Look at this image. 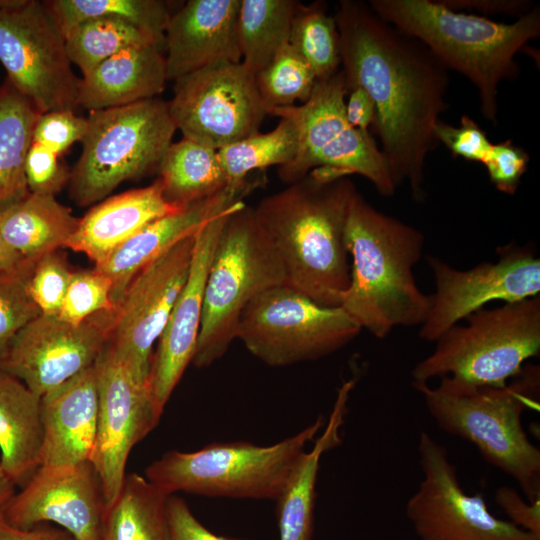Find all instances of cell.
<instances>
[{"mask_svg":"<svg viewBox=\"0 0 540 540\" xmlns=\"http://www.w3.org/2000/svg\"><path fill=\"white\" fill-rule=\"evenodd\" d=\"M348 89L360 86L376 107L373 125L394 181L423 201L425 164L439 143L448 69L421 42L380 18L368 3L342 0L334 14Z\"/></svg>","mask_w":540,"mask_h":540,"instance_id":"6da1fadb","label":"cell"},{"mask_svg":"<svg viewBox=\"0 0 540 540\" xmlns=\"http://www.w3.org/2000/svg\"><path fill=\"white\" fill-rule=\"evenodd\" d=\"M357 192L348 177L322 181L307 174L253 208L281 260L285 285L322 306L339 307L349 286L345 226Z\"/></svg>","mask_w":540,"mask_h":540,"instance_id":"7a4b0ae2","label":"cell"},{"mask_svg":"<svg viewBox=\"0 0 540 540\" xmlns=\"http://www.w3.org/2000/svg\"><path fill=\"white\" fill-rule=\"evenodd\" d=\"M424 243L419 229L355 194L345 226L350 282L339 307L361 330L383 339L396 327L423 323L430 295L418 287L413 268Z\"/></svg>","mask_w":540,"mask_h":540,"instance_id":"3957f363","label":"cell"},{"mask_svg":"<svg viewBox=\"0 0 540 540\" xmlns=\"http://www.w3.org/2000/svg\"><path fill=\"white\" fill-rule=\"evenodd\" d=\"M383 20L427 47L448 69L476 88L483 118L498 123L499 86L519 75L516 55L540 35L535 5L512 23L454 11L439 0H370Z\"/></svg>","mask_w":540,"mask_h":540,"instance_id":"277c9868","label":"cell"},{"mask_svg":"<svg viewBox=\"0 0 540 540\" xmlns=\"http://www.w3.org/2000/svg\"><path fill=\"white\" fill-rule=\"evenodd\" d=\"M444 432L472 443L492 466L512 477L529 502L540 500V450L528 438L523 413L538 407L539 366L525 365L503 387L441 378L436 387L413 383Z\"/></svg>","mask_w":540,"mask_h":540,"instance_id":"5b68a950","label":"cell"},{"mask_svg":"<svg viewBox=\"0 0 540 540\" xmlns=\"http://www.w3.org/2000/svg\"><path fill=\"white\" fill-rule=\"evenodd\" d=\"M325 424L323 415L273 445L212 443L194 452L171 450L145 469V477L169 495L276 501L300 458Z\"/></svg>","mask_w":540,"mask_h":540,"instance_id":"8992f818","label":"cell"},{"mask_svg":"<svg viewBox=\"0 0 540 540\" xmlns=\"http://www.w3.org/2000/svg\"><path fill=\"white\" fill-rule=\"evenodd\" d=\"M436 341L411 371L413 383L449 377L479 387H503L540 353V296L466 317Z\"/></svg>","mask_w":540,"mask_h":540,"instance_id":"52a82bcc","label":"cell"},{"mask_svg":"<svg viewBox=\"0 0 540 540\" xmlns=\"http://www.w3.org/2000/svg\"><path fill=\"white\" fill-rule=\"evenodd\" d=\"M347 93L344 73L339 70L317 81L306 102L267 108V114L290 120L297 134L296 154L278 168V175L292 184L307 174L322 181L357 174L383 197H391L398 187L384 154L369 132L357 130L347 121Z\"/></svg>","mask_w":540,"mask_h":540,"instance_id":"ba28073f","label":"cell"},{"mask_svg":"<svg viewBox=\"0 0 540 540\" xmlns=\"http://www.w3.org/2000/svg\"><path fill=\"white\" fill-rule=\"evenodd\" d=\"M281 260L245 203L232 211L220 233L205 291L200 332L192 363L205 368L236 339L241 313L260 293L285 285Z\"/></svg>","mask_w":540,"mask_h":540,"instance_id":"9c48e42d","label":"cell"},{"mask_svg":"<svg viewBox=\"0 0 540 540\" xmlns=\"http://www.w3.org/2000/svg\"><path fill=\"white\" fill-rule=\"evenodd\" d=\"M86 118L82 153L69 179L71 198L82 207L158 170L177 130L168 102L158 97L89 111Z\"/></svg>","mask_w":540,"mask_h":540,"instance_id":"30bf717a","label":"cell"},{"mask_svg":"<svg viewBox=\"0 0 540 540\" xmlns=\"http://www.w3.org/2000/svg\"><path fill=\"white\" fill-rule=\"evenodd\" d=\"M360 332L341 307L322 306L280 285L247 304L237 324L236 339L268 366L283 367L331 355Z\"/></svg>","mask_w":540,"mask_h":540,"instance_id":"8fae6325","label":"cell"},{"mask_svg":"<svg viewBox=\"0 0 540 540\" xmlns=\"http://www.w3.org/2000/svg\"><path fill=\"white\" fill-rule=\"evenodd\" d=\"M0 62L6 79L42 113L78 107L80 78L44 1L0 0Z\"/></svg>","mask_w":540,"mask_h":540,"instance_id":"7c38bea8","label":"cell"},{"mask_svg":"<svg viewBox=\"0 0 540 540\" xmlns=\"http://www.w3.org/2000/svg\"><path fill=\"white\" fill-rule=\"evenodd\" d=\"M174 82L168 104L176 129L212 149L259 132L268 115L255 75L242 63L206 67Z\"/></svg>","mask_w":540,"mask_h":540,"instance_id":"4fadbf2b","label":"cell"},{"mask_svg":"<svg viewBox=\"0 0 540 540\" xmlns=\"http://www.w3.org/2000/svg\"><path fill=\"white\" fill-rule=\"evenodd\" d=\"M418 453L423 480L405 513L420 540H540L495 517L481 494H467L446 448L425 431Z\"/></svg>","mask_w":540,"mask_h":540,"instance_id":"5bb4252c","label":"cell"},{"mask_svg":"<svg viewBox=\"0 0 540 540\" xmlns=\"http://www.w3.org/2000/svg\"><path fill=\"white\" fill-rule=\"evenodd\" d=\"M496 262L457 269L428 256L435 293L420 325L422 339L435 342L442 334L492 301L514 303L539 295L540 259L528 248L501 247Z\"/></svg>","mask_w":540,"mask_h":540,"instance_id":"9a60e30c","label":"cell"},{"mask_svg":"<svg viewBox=\"0 0 540 540\" xmlns=\"http://www.w3.org/2000/svg\"><path fill=\"white\" fill-rule=\"evenodd\" d=\"M117 314L118 307L103 310L78 325L41 314L11 340L0 358V371L41 397L96 362Z\"/></svg>","mask_w":540,"mask_h":540,"instance_id":"2e32d148","label":"cell"},{"mask_svg":"<svg viewBox=\"0 0 540 540\" xmlns=\"http://www.w3.org/2000/svg\"><path fill=\"white\" fill-rule=\"evenodd\" d=\"M98 379V418L90 461L101 481L106 508L120 493L132 448L158 424L161 414L140 381L105 345L95 362Z\"/></svg>","mask_w":540,"mask_h":540,"instance_id":"e0dca14e","label":"cell"},{"mask_svg":"<svg viewBox=\"0 0 540 540\" xmlns=\"http://www.w3.org/2000/svg\"><path fill=\"white\" fill-rule=\"evenodd\" d=\"M194 241L195 235L177 242L143 267L118 304L116 323L107 343L145 384L153 346L187 280Z\"/></svg>","mask_w":540,"mask_h":540,"instance_id":"ac0fdd59","label":"cell"},{"mask_svg":"<svg viewBox=\"0 0 540 540\" xmlns=\"http://www.w3.org/2000/svg\"><path fill=\"white\" fill-rule=\"evenodd\" d=\"M106 509L102 485L90 460L73 465L40 466L2 514L19 529L48 522L76 540H101Z\"/></svg>","mask_w":540,"mask_h":540,"instance_id":"d6986e66","label":"cell"},{"mask_svg":"<svg viewBox=\"0 0 540 540\" xmlns=\"http://www.w3.org/2000/svg\"><path fill=\"white\" fill-rule=\"evenodd\" d=\"M242 204L244 202L212 218L195 234L187 280L151 357L147 387L151 400L161 415L187 366L193 360L212 257L229 214Z\"/></svg>","mask_w":540,"mask_h":540,"instance_id":"ffe728a7","label":"cell"},{"mask_svg":"<svg viewBox=\"0 0 540 540\" xmlns=\"http://www.w3.org/2000/svg\"><path fill=\"white\" fill-rule=\"evenodd\" d=\"M241 0H189L171 14L165 30L167 80L206 67L241 63L238 13Z\"/></svg>","mask_w":540,"mask_h":540,"instance_id":"44dd1931","label":"cell"},{"mask_svg":"<svg viewBox=\"0 0 540 540\" xmlns=\"http://www.w3.org/2000/svg\"><path fill=\"white\" fill-rule=\"evenodd\" d=\"M256 187V181L232 184L206 199L162 216L139 230L114 250L101 264L94 266L112 282V299L118 307L134 276L148 263L177 242L193 236L212 218L244 202Z\"/></svg>","mask_w":540,"mask_h":540,"instance_id":"7402d4cb","label":"cell"},{"mask_svg":"<svg viewBox=\"0 0 540 540\" xmlns=\"http://www.w3.org/2000/svg\"><path fill=\"white\" fill-rule=\"evenodd\" d=\"M41 465H73L90 460L98 418L95 363L41 396Z\"/></svg>","mask_w":540,"mask_h":540,"instance_id":"603a6c76","label":"cell"},{"mask_svg":"<svg viewBox=\"0 0 540 540\" xmlns=\"http://www.w3.org/2000/svg\"><path fill=\"white\" fill-rule=\"evenodd\" d=\"M181 208L166 201L157 179L149 186L122 192L92 207L79 218L65 247L84 253L97 266L144 226Z\"/></svg>","mask_w":540,"mask_h":540,"instance_id":"cb8c5ba5","label":"cell"},{"mask_svg":"<svg viewBox=\"0 0 540 540\" xmlns=\"http://www.w3.org/2000/svg\"><path fill=\"white\" fill-rule=\"evenodd\" d=\"M164 48L133 46L107 58L79 80L78 107L88 111L157 97L167 80Z\"/></svg>","mask_w":540,"mask_h":540,"instance_id":"d4e9b609","label":"cell"},{"mask_svg":"<svg viewBox=\"0 0 540 540\" xmlns=\"http://www.w3.org/2000/svg\"><path fill=\"white\" fill-rule=\"evenodd\" d=\"M357 379L344 381L323 431L312 448L300 458L283 493L276 500L280 540H312L316 483L322 456L342 442L341 428L348 411V402Z\"/></svg>","mask_w":540,"mask_h":540,"instance_id":"484cf974","label":"cell"},{"mask_svg":"<svg viewBox=\"0 0 540 540\" xmlns=\"http://www.w3.org/2000/svg\"><path fill=\"white\" fill-rule=\"evenodd\" d=\"M41 397L16 377L0 371V460L22 487L41 465Z\"/></svg>","mask_w":540,"mask_h":540,"instance_id":"4316f807","label":"cell"},{"mask_svg":"<svg viewBox=\"0 0 540 540\" xmlns=\"http://www.w3.org/2000/svg\"><path fill=\"white\" fill-rule=\"evenodd\" d=\"M79 218L55 196L29 192L0 209V232L23 258L36 262L45 254L65 247Z\"/></svg>","mask_w":540,"mask_h":540,"instance_id":"83f0119b","label":"cell"},{"mask_svg":"<svg viewBox=\"0 0 540 540\" xmlns=\"http://www.w3.org/2000/svg\"><path fill=\"white\" fill-rule=\"evenodd\" d=\"M169 496L146 477L126 475L117 498L105 509L101 540H172Z\"/></svg>","mask_w":540,"mask_h":540,"instance_id":"f1b7e54d","label":"cell"},{"mask_svg":"<svg viewBox=\"0 0 540 540\" xmlns=\"http://www.w3.org/2000/svg\"><path fill=\"white\" fill-rule=\"evenodd\" d=\"M158 172L164 198L177 207L206 199L232 185L217 150L184 137L168 147Z\"/></svg>","mask_w":540,"mask_h":540,"instance_id":"f546056e","label":"cell"},{"mask_svg":"<svg viewBox=\"0 0 540 540\" xmlns=\"http://www.w3.org/2000/svg\"><path fill=\"white\" fill-rule=\"evenodd\" d=\"M42 112L7 79L0 86V209L25 197V162Z\"/></svg>","mask_w":540,"mask_h":540,"instance_id":"4dcf8cb0","label":"cell"},{"mask_svg":"<svg viewBox=\"0 0 540 540\" xmlns=\"http://www.w3.org/2000/svg\"><path fill=\"white\" fill-rule=\"evenodd\" d=\"M298 1L241 0L238 41L241 63L256 75L289 44Z\"/></svg>","mask_w":540,"mask_h":540,"instance_id":"1f68e13d","label":"cell"},{"mask_svg":"<svg viewBox=\"0 0 540 540\" xmlns=\"http://www.w3.org/2000/svg\"><path fill=\"white\" fill-rule=\"evenodd\" d=\"M44 4L62 35L94 18L127 20L165 44V30L171 14L160 0H49Z\"/></svg>","mask_w":540,"mask_h":540,"instance_id":"d6a6232c","label":"cell"},{"mask_svg":"<svg viewBox=\"0 0 540 540\" xmlns=\"http://www.w3.org/2000/svg\"><path fill=\"white\" fill-rule=\"evenodd\" d=\"M165 44L135 24L116 17L86 20L65 36L66 53L71 64L86 75L119 51L141 45Z\"/></svg>","mask_w":540,"mask_h":540,"instance_id":"836d02e7","label":"cell"},{"mask_svg":"<svg viewBox=\"0 0 540 540\" xmlns=\"http://www.w3.org/2000/svg\"><path fill=\"white\" fill-rule=\"evenodd\" d=\"M297 151V134L293 123L280 118L269 132H256L217 150L221 166L231 184L247 181L248 175L270 166L286 165Z\"/></svg>","mask_w":540,"mask_h":540,"instance_id":"e575fe53","label":"cell"},{"mask_svg":"<svg viewBox=\"0 0 540 540\" xmlns=\"http://www.w3.org/2000/svg\"><path fill=\"white\" fill-rule=\"evenodd\" d=\"M289 44L312 69L317 81L339 71L340 39L333 16L323 2L304 5L298 2L292 19Z\"/></svg>","mask_w":540,"mask_h":540,"instance_id":"d590c367","label":"cell"},{"mask_svg":"<svg viewBox=\"0 0 540 540\" xmlns=\"http://www.w3.org/2000/svg\"><path fill=\"white\" fill-rule=\"evenodd\" d=\"M259 94L267 108L288 107L306 102L317 79L301 55L286 45L256 75Z\"/></svg>","mask_w":540,"mask_h":540,"instance_id":"8d00e7d4","label":"cell"},{"mask_svg":"<svg viewBox=\"0 0 540 540\" xmlns=\"http://www.w3.org/2000/svg\"><path fill=\"white\" fill-rule=\"evenodd\" d=\"M116 308L107 275L95 267L74 270L57 318L78 325L100 311Z\"/></svg>","mask_w":540,"mask_h":540,"instance_id":"74e56055","label":"cell"},{"mask_svg":"<svg viewBox=\"0 0 540 540\" xmlns=\"http://www.w3.org/2000/svg\"><path fill=\"white\" fill-rule=\"evenodd\" d=\"M73 271L60 249L45 254L34 263L27 290L41 314L58 316Z\"/></svg>","mask_w":540,"mask_h":540,"instance_id":"f35d334b","label":"cell"},{"mask_svg":"<svg viewBox=\"0 0 540 540\" xmlns=\"http://www.w3.org/2000/svg\"><path fill=\"white\" fill-rule=\"evenodd\" d=\"M33 266L19 272L0 273V358L14 336L41 315L27 290Z\"/></svg>","mask_w":540,"mask_h":540,"instance_id":"ab89813d","label":"cell"},{"mask_svg":"<svg viewBox=\"0 0 540 540\" xmlns=\"http://www.w3.org/2000/svg\"><path fill=\"white\" fill-rule=\"evenodd\" d=\"M87 130V118L74 110L42 113L35 125L32 142L42 145L60 157L75 142L82 141Z\"/></svg>","mask_w":540,"mask_h":540,"instance_id":"60d3db41","label":"cell"},{"mask_svg":"<svg viewBox=\"0 0 540 540\" xmlns=\"http://www.w3.org/2000/svg\"><path fill=\"white\" fill-rule=\"evenodd\" d=\"M529 154L512 140L492 144L482 162L489 180L502 193L513 195L529 164Z\"/></svg>","mask_w":540,"mask_h":540,"instance_id":"b9f144b4","label":"cell"},{"mask_svg":"<svg viewBox=\"0 0 540 540\" xmlns=\"http://www.w3.org/2000/svg\"><path fill=\"white\" fill-rule=\"evenodd\" d=\"M434 133L438 143H442L454 157L468 161L482 163L493 144L479 124L468 115H462L459 126L440 119Z\"/></svg>","mask_w":540,"mask_h":540,"instance_id":"7bdbcfd3","label":"cell"},{"mask_svg":"<svg viewBox=\"0 0 540 540\" xmlns=\"http://www.w3.org/2000/svg\"><path fill=\"white\" fill-rule=\"evenodd\" d=\"M25 177L29 192L55 196L69 181L70 173L59 156L32 142L26 157Z\"/></svg>","mask_w":540,"mask_h":540,"instance_id":"ee69618b","label":"cell"},{"mask_svg":"<svg viewBox=\"0 0 540 540\" xmlns=\"http://www.w3.org/2000/svg\"><path fill=\"white\" fill-rule=\"evenodd\" d=\"M167 512L172 540H249L211 532L195 517L186 501L175 494L168 498Z\"/></svg>","mask_w":540,"mask_h":540,"instance_id":"f6af8a7d","label":"cell"},{"mask_svg":"<svg viewBox=\"0 0 540 540\" xmlns=\"http://www.w3.org/2000/svg\"><path fill=\"white\" fill-rule=\"evenodd\" d=\"M494 498L509 522L540 537V500L525 501L515 489L507 486L498 488Z\"/></svg>","mask_w":540,"mask_h":540,"instance_id":"bcb514c9","label":"cell"},{"mask_svg":"<svg viewBox=\"0 0 540 540\" xmlns=\"http://www.w3.org/2000/svg\"><path fill=\"white\" fill-rule=\"evenodd\" d=\"M446 7L459 12L483 17L489 15H508L520 18L536 4L527 0H439Z\"/></svg>","mask_w":540,"mask_h":540,"instance_id":"7dc6e473","label":"cell"},{"mask_svg":"<svg viewBox=\"0 0 540 540\" xmlns=\"http://www.w3.org/2000/svg\"><path fill=\"white\" fill-rule=\"evenodd\" d=\"M345 100V115L349 124L362 132H369L376 119L375 103L370 95L360 86L348 89Z\"/></svg>","mask_w":540,"mask_h":540,"instance_id":"c3c4849f","label":"cell"},{"mask_svg":"<svg viewBox=\"0 0 540 540\" xmlns=\"http://www.w3.org/2000/svg\"><path fill=\"white\" fill-rule=\"evenodd\" d=\"M0 540H76L68 531L47 523L31 529H19L7 524L0 516Z\"/></svg>","mask_w":540,"mask_h":540,"instance_id":"681fc988","label":"cell"},{"mask_svg":"<svg viewBox=\"0 0 540 540\" xmlns=\"http://www.w3.org/2000/svg\"><path fill=\"white\" fill-rule=\"evenodd\" d=\"M17 253L3 238L0 232V273L23 271L34 265Z\"/></svg>","mask_w":540,"mask_h":540,"instance_id":"f907efd6","label":"cell"},{"mask_svg":"<svg viewBox=\"0 0 540 540\" xmlns=\"http://www.w3.org/2000/svg\"><path fill=\"white\" fill-rule=\"evenodd\" d=\"M15 495V484L5 473L0 460V516Z\"/></svg>","mask_w":540,"mask_h":540,"instance_id":"816d5d0a","label":"cell"}]
</instances>
